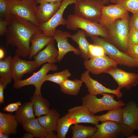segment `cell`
I'll return each mask as SVG.
<instances>
[{
  "label": "cell",
  "instance_id": "cell-1",
  "mask_svg": "<svg viewBox=\"0 0 138 138\" xmlns=\"http://www.w3.org/2000/svg\"><path fill=\"white\" fill-rule=\"evenodd\" d=\"M42 31L38 27L12 14L5 34L6 45L16 48L15 55L26 57L30 54V45L32 36Z\"/></svg>",
  "mask_w": 138,
  "mask_h": 138
},
{
  "label": "cell",
  "instance_id": "cell-2",
  "mask_svg": "<svg viewBox=\"0 0 138 138\" xmlns=\"http://www.w3.org/2000/svg\"><path fill=\"white\" fill-rule=\"evenodd\" d=\"M113 95L103 93L101 94L102 97L98 98L96 96L89 93L82 98V105L85 106L94 115L100 111L121 107L125 105V103L122 101L115 100Z\"/></svg>",
  "mask_w": 138,
  "mask_h": 138
},
{
  "label": "cell",
  "instance_id": "cell-3",
  "mask_svg": "<svg viewBox=\"0 0 138 138\" xmlns=\"http://www.w3.org/2000/svg\"><path fill=\"white\" fill-rule=\"evenodd\" d=\"M66 20V25L68 29L75 30L79 29L89 37L100 36L104 38H109L106 28L99 23L87 20L74 14L68 15Z\"/></svg>",
  "mask_w": 138,
  "mask_h": 138
},
{
  "label": "cell",
  "instance_id": "cell-4",
  "mask_svg": "<svg viewBox=\"0 0 138 138\" xmlns=\"http://www.w3.org/2000/svg\"><path fill=\"white\" fill-rule=\"evenodd\" d=\"M74 14L87 20L99 23L103 7V0H81L74 4Z\"/></svg>",
  "mask_w": 138,
  "mask_h": 138
},
{
  "label": "cell",
  "instance_id": "cell-5",
  "mask_svg": "<svg viewBox=\"0 0 138 138\" xmlns=\"http://www.w3.org/2000/svg\"><path fill=\"white\" fill-rule=\"evenodd\" d=\"M11 14L37 26L40 24L37 16V6L36 0H7Z\"/></svg>",
  "mask_w": 138,
  "mask_h": 138
},
{
  "label": "cell",
  "instance_id": "cell-6",
  "mask_svg": "<svg viewBox=\"0 0 138 138\" xmlns=\"http://www.w3.org/2000/svg\"><path fill=\"white\" fill-rule=\"evenodd\" d=\"M94 44L99 45L104 49L106 54L118 64L130 68L138 67V62L125 53L119 50L104 39L97 36L90 37Z\"/></svg>",
  "mask_w": 138,
  "mask_h": 138
},
{
  "label": "cell",
  "instance_id": "cell-7",
  "mask_svg": "<svg viewBox=\"0 0 138 138\" xmlns=\"http://www.w3.org/2000/svg\"><path fill=\"white\" fill-rule=\"evenodd\" d=\"M95 126L97 130L91 138H127L134 131L123 124L112 121H106Z\"/></svg>",
  "mask_w": 138,
  "mask_h": 138
},
{
  "label": "cell",
  "instance_id": "cell-8",
  "mask_svg": "<svg viewBox=\"0 0 138 138\" xmlns=\"http://www.w3.org/2000/svg\"><path fill=\"white\" fill-rule=\"evenodd\" d=\"M129 19V16L118 19L108 28L109 38L125 53L128 43Z\"/></svg>",
  "mask_w": 138,
  "mask_h": 138
},
{
  "label": "cell",
  "instance_id": "cell-9",
  "mask_svg": "<svg viewBox=\"0 0 138 138\" xmlns=\"http://www.w3.org/2000/svg\"><path fill=\"white\" fill-rule=\"evenodd\" d=\"M57 66L54 63H47L42 65L38 71L33 73L32 75L27 79L23 80L14 81L13 87L18 89L29 85H33L35 88L34 94L41 96V88L45 82L44 78L47 73L50 71L57 70Z\"/></svg>",
  "mask_w": 138,
  "mask_h": 138
},
{
  "label": "cell",
  "instance_id": "cell-10",
  "mask_svg": "<svg viewBox=\"0 0 138 138\" xmlns=\"http://www.w3.org/2000/svg\"><path fill=\"white\" fill-rule=\"evenodd\" d=\"M76 0H63L61 5L55 14L47 22L40 24L38 27L45 36L53 37L56 28L60 25H66V20L63 17L64 12L70 5L75 4Z\"/></svg>",
  "mask_w": 138,
  "mask_h": 138
},
{
  "label": "cell",
  "instance_id": "cell-11",
  "mask_svg": "<svg viewBox=\"0 0 138 138\" xmlns=\"http://www.w3.org/2000/svg\"><path fill=\"white\" fill-rule=\"evenodd\" d=\"M85 68L89 72L98 75L107 73L111 69L117 67L118 63L106 55L102 56L91 57L84 62Z\"/></svg>",
  "mask_w": 138,
  "mask_h": 138
},
{
  "label": "cell",
  "instance_id": "cell-12",
  "mask_svg": "<svg viewBox=\"0 0 138 138\" xmlns=\"http://www.w3.org/2000/svg\"><path fill=\"white\" fill-rule=\"evenodd\" d=\"M128 12L118 4L104 6L102 9L99 23L108 28L117 19L129 16Z\"/></svg>",
  "mask_w": 138,
  "mask_h": 138
},
{
  "label": "cell",
  "instance_id": "cell-13",
  "mask_svg": "<svg viewBox=\"0 0 138 138\" xmlns=\"http://www.w3.org/2000/svg\"><path fill=\"white\" fill-rule=\"evenodd\" d=\"M110 75L118 85L117 88L121 90L123 88L128 89L136 86L138 84V74L126 72L115 67L107 73Z\"/></svg>",
  "mask_w": 138,
  "mask_h": 138
},
{
  "label": "cell",
  "instance_id": "cell-14",
  "mask_svg": "<svg viewBox=\"0 0 138 138\" xmlns=\"http://www.w3.org/2000/svg\"><path fill=\"white\" fill-rule=\"evenodd\" d=\"M89 73L87 70L85 71L82 74L80 77V80L85 84L89 94L96 96L103 93H109L115 95L118 99L122 96V94L120 90L117 88L116 89H112L105 87L97 81L93 79L90 76Z\"/></svg>",
  "mask_w": 138,
  "mask_h": 138
},
{
  "label": "cell",
  "instance_id": "cell-15",
  "mask_svg": "<svg viewBox=\"0 0 138 138\" xmlns=\"http://www.w3.org/2000/svg\"><path fill=\"white\" fill-rule=\"evenodd\" d=\"M66 114L72 125L86 123L95 125L98 124L99 122L95 118V115L91 113L83 105L69 109Z\"/></svg>",
  "mask_w": 138,
  "mask_h": 138
},
{
  "label": "cell",
  "instance_id": "cell-16",
  "mask_svg": "<svg viewBox=\"0 0 138 138\" xmlns=\"http://www.w3.org/2000/svg\"><path fill=\"white\" fill-rule=\"evenodd\" d=\"M37 68L34 60L26 61L15 55L12 60V79L14 81L21 80L25 74L31 73Z\"/></svg>",
  "mask_w": 138,
  "mask_h": 138
},
{
  "label": "cell",
  "instance_id": "cell-17",
  "mask_svg": "<svg viewBox=\"0 0 138 138\" xmlns=\"http://www.w3.org/2000/svg\"><path fill=\"white\" fill-rule=\"evenodd\" d=\"M70 34L66 31L56 29L53 38L57 43L58 55L57 58V62H60L64 56L68 53L73 52L75 54H80L79 50L74 47L68 42L67 38H70Z\"/></svg>",
  "mask_w": 138,
  "mask_h": 138
},
{
  "label": "cell",
  "instance_id": "cell-18",
  "mask_svg": "<svg viewBox=\"0 0 138 138\" xmlns=\"http://www.w3.org/2000/svg\"><path fill=\"white\" fill-rule=\"evenodd\" d=\"M60 118L59 113L53 108L50 109L47 114L38 117L39 123L47 132L48 138H57L54 132L57 131Z\"/></svg>",
  "mask_w": 138,
  "mask_h": 138
},
{
  "label": "cell",
  "instance_id": "cell-19",
  "mask_svg": "<svg viewBox=\"0 0 138 138\" xmlns=\"http://www.w3.org/2000/svg\"><path fill=\"white\" fill-rule=\"evenodd\" d=\"M123 124L135 131L138 130V107L133 101H130L122 108Z\"/></svg>",
  "mask_w": 138,
  "mask_h": 138
},
{
  "label": "cell",
  "instance_id": "cell-20",
  "mask_svg": "<svg viewBox=\"0 0 138 138\" xmlns=\"http://www.w3.org/2000/svg\"><path fill=\"white\" fill-rule=\"evenodd\" d=\"M58 55V50L55 47L54 41L50 42L33 58L38 68L46 63H54L57 62Z\"/></svg>",
  "mask_w": 138,
  "mask_h": 138
},
{
  "label": "cell",
  "instance_id": "cell-21",
  "mask_svg": "<svg viewBox=\"0 0 138 138\" xmlns=\"http://www.w3.org/2000/svg\"><path fill=\"white\" fill-rule=\"evenodd\" d=\"M61 2L44 3L37 6V16L40 24L49 21L60 8Z\"/></svg>",
  "mask_w": 138,
  "mask_h": 138
},
{
  "label": "cell",
  "instance_id": "cell-22",
  "mask_svg": "<svg viewBox=\"0 0 138 138\" xmlns=\"http://www.w3.org/2000/svg\"><path fill=\"white\" fill-rule=\"evenodd\" d=\"M54 40L53 37L46 36L42 32H37L34 34L31 39L29 59L33 57L45 47Z\"/></svg>",
  "mask_w": 138,
  "mask_h": 138
},
{
  "label": "cell",
  "instance_id": "cell-23",
  "mask_svg": "<svg viewBox=\"0 0 138 138\" xmlns=\"http://www.w3.org/2000/svg\"><path fill=\"white\" fill-rule=\"evenodd\" d=\"M18 123L15 115L0 112V132L8 136L11 134H15Z\"/></svg>",
  "mask_w": 138,
  "mask_h": 138
},
{
  "label": "cell",
  "instance_id": "cell-24",
  "mask_svg": "<svg viewBox=\"0 0 138 138\" xmlns=\"http://www.w3.org/2000/svg\"><path fill=\"white\" fill-rule=\"evenodd\" d=\"M12 58L8 56L5 58L0 60V83L5 88L12 82Z\"/></svg>",
  "mask_w": 138,
  "mask_h": 138
},
{
  "label": "cell",
  "instance_id": "cell-25",
  "mask_svg": "<svg viewBox=\"0 0 138 138\" xmlns=\"http://www.w3.org/2000/svg\"><path fill=\"white\" fill-rule=\"evenodd\" d=\"M22 128L28 133L32 134L34 137L48 138V133L40 123L37 118L31 119L22 125Z\"/></svg>",
  "mask_w": 138,
  "mask_h": 138
},
{
  "label": "cell",
  "instance_id": "cell-26",
  "mask_svg": "<svg viewBox=\"0 0 138 138\" xmlns=\"http://www.w3.org/2000/svg\"><path fill=\"white\" fill-rule=\"evenodd\" d=\"M86 36L83 30H79L75 34H70V38L77 44L82 57L85 60H87L89 59L91 56L89 50L90 44L87 40Z\"/></svg>",
  "mask_w": 138,
  "mask_h": 138
},
{
  "label": "cell",
  "instance_id": "cell-27",
  "mask_svg": "<svg viewBox=\"0 0 138 138\" xmlns=\"http://www.w3.org/2000/svg\"><path fill=\"white\" fill-rule=\"evenodd\" d=\"M34 113L39 117L47 114L50 109L48 101L42 96L33 94L31 99Z\"/></svg>",
  "mask_w": 138,
  "mask_h": 138
},
{
  "label": "cell",
  "instance_id": "cell-28",
  "mask_svg": "<svg viewBox=\"0 0 138 138\" xmlns=\"http://www.w3.org/2000/svg\"><path fill=\"white\" fill-rule=\"evenodd\" d=\"M18 123L22 125L28 121L35 118L31 102L21 105L16 111L15 115Z\"/></svg>",
  "mask_w": 138,
  "mask_h": 138
},
{
  "label": "cell",
  "instance_id": "cell-29",
  "mask_svg": "<svg viewBox=\"0 0 138 138\" xmlns=\"http://www.w3.org/2000/svg\"><path fill=\"white\" fill-rule=\"evenodd\" d=\"M83 83L80 79L70 80L67 78L59 85L61 90L64 94L76 96L79 93Z\"/></svg>",
  "mask_w": 138,
  "mask_h": 138
},
{
  "label": "cell",
  "instance_id": "cell-30",
  "mask_svg": "<svg viewBox=\"0 0 138 138\" xmlns=\"http://www.w3.org/2000/svg\"><path fill=\"white\" fill-rule=\"evenodd\" d=\"M74 125L70 128L72 130V138H90L97 130L95 127L85 126L78 124Z\"/></svg>",
  "mask_w": 138,
  "mask_h": 138
},
{
  "label": "cell",
  "instance_id": "cell-31",
  "mask_svg": "<svg viewBox=\"0 0 138 138\" xmlns=\"http://www.w3.org/2000/svg\"><path fill=\"white\" fill-rule=\"evenodd\" d=\"M99 121L102 122L107 121H112L123 124V118L121 107H119L109 110L106 114L100 116H95Z\"/></svg>",
  "mask_w": 138,
  "mask_h": 138
},
{
  "label": "cell",
  "instance_id": "cell-32",
  "mask_svg": "<svg viewBox=\"0 0 138 138\" xmlns=\"http://www.w3.org/2000/svg\"><path fill=\"white\" fill-rule=\"evenodd\" d=\"M71 75V73L66 69L61 72L47 74L44 81H51L59 85Z\"/></svg>",
  "mask_w": 138,
  "mask_h": 138
},
{
  "label": "cell",
  "instance_id": "cell-33",
  "mask_svg": "<svg viewBox=\"0 0 138 138\" xmlns=\"http://www.w3.org/2000/svg\"><path fill=\"white\" fill-rule=\"evenodd\" d=\"M116 4L121 6L133 14L138 13V0H117Z\"/></svg>",
  "mask_w": 138,
  "mask_h": 138
},
{
  "label": "cell",
  "instance_id": "cell-34",
  "mask_svg": "<svg viewBox=\"0 0 138 138\" xmlns=\"http://www.w3.org/2000/svg\"><path fill=\"white\" fill-rule=\"evenodd\" d=\"M9 6L7 0H0V18L9 21L11 15Z\"/></svg>",
  "mask_w": 138,
  "mask_h": 138
},
{
  "label": "cell",
  "instance_id": "cell-35",
  "mask_svg": "<svg viewBox=\"0 0 138 138\" xmlns=\"http://www.w3.org/2000/svg\"><path fill=\"white\" fill-rule=\"evenodd\" d=\"M89 50L91 57L102 56L106 55L103 47L98 45L90 44Z\"/></svg>",
  "mask_w": 138,
  "mask_h": 138
},
{
  "label": "cell",
  "instance_id": "cell-36",
  "mask_svg": "<svg viewBox=\"0 0 138 138\" xmlns=\"http://www.w3.org/2000/svg\"><path fill=\"white\" fill-rule=\"evenodd\" d=\"M125 53L132 57L134 58L138 57V44L128 43Z\"/></svg>",
  "mask_w": 138,
  "mask_h": 138
},
{
  "label": "cell",
  "instance_id": "cell-37",
  "mask_svg": "<svg viewBox=\"0 0 138 138\" xmlns=\"http://www.w3.org/2000/svg\"><path fill=\"white\" fill-rule=\"evenodd\" d=\"M128 37V43L138 44V30L133 27H129Z\"/></svg>",
  "mask_w": 138,
  "mask_h": 138
},
{
  "label": "cell",
  "instance_id": "cell-38",
  "mask_svg": "<svg viewBox=\"0 0 138 138\" xmlns=\"http://www.w3.org/2000/svg\"><path fill=\"white\" fill-rule=\"evenodd\" d=\"M21 105V102L20 101L10 103L5 106L3 110L5 111L13 113L17 111Z\"/></svg>",
  "mask_w": 138,
  "mask_h": 138
},
{
  "label": "cell",
  "instance_id": "cell-39",
  "mask_svg": "<svg viewBox=\"0 0 138 138\" xmlns=\"http://www.w3.org/2000/svg\"><path fill=\"white\" fill-rule=\"evenodd\" d=\"M129 27H133L138 30V13L133 14L130 18Z\"/></svg>",
  "mask_w": 138,
  "mask_h": 138
},
{
  "label": "cell",
  "instance_id": "cell-40",
  "mask_svg": "<svg viewBox=\"0 0 138 138\" xmlns=\"http://www.w3.org/2000/svg\"><path fill=\"white\" fill-rule=\"evenodd\" d=\"M8 22V21L0 18V36H1L5 35L7 31V27Z\"/></svg>",
  "mask_w": 138,
  "mask_h": 138
},
{
  "label": "cell",
  "instance_id": "cell-41",
  "mask_svg": "<svg viewBox=\"0 0 138 138\" xmlns=\"http://www.w3.org/2000/svg\"><path fill=\"white\" fill-rule=\"evenodd\" d=\"M5 89L3 85L0 83V104L4 103V90Z\"/></svg>",
  "mask_w": 138,
  "mask_h": 138
},
{
  "label": "cell",
  "instance_id": "cell-42",
  "mask_svg": "<svg viewBox=\"0 0 138 138\" xmlns=\"http://www.w3.org/2000/svg\"><path fill=\"white\" fill-rule=\"evenodd\" d=\"M63 0H36L37 4H40L44 3H53L62 2Z\"/></svg>",
  "mask_w": 138,
  "mask_h": 138
},
{
  "label": "cell",
  "instance_id": "cell-43",
  "mask_svg": "<svg viewBox=\"0 0 138 138\" xmlns=\"http://www.w3.org/2000/svg\"><path fill=\"white\" fill-rule=\"evenodd\" d=\"M34 137V136L31 134L27 132L24 134L22 136L23 138H32Z\"/></svg>",
  "mask_w": 138,
  "mask_h": 138
},
{
  "label": "cell",
  "instance_id": "cell-44",
  "mask_svg": "<svg viewBox=\"0 0 138 138\" xmlns=\"http://www.w3.org/2000/svg\"><path fill=\"white\" fill-rule=\"evenodd\" d=\"M5 53L3 49L2 48L0 49V60L4 59Z\"/></svg>",
  "mask_w": 138,
  "mask_h": 138
},
{
  "label": "cell",
  "instance_id": "cell-45",
  "mask_svg": "<svg viewBox=\"0 0 138 138\" xmlns=\"http://www.w3.org/2000/svg\"><path fill=\"white\" fill-rule=\"evenodd\" d=\"M0 138H9V136L1 132H0Z\"/></svg>",
  "mask_w": 138,
  "mask_h": 138
},
{
  "label": "cell",
  "instance_id": "cell-46",
  "mask_svg": "<svg viewBox=\"0 0 138 138\" xmlns=\"http://www.w3.org/2000/svg\"><path fill=\"white\" fill-rule=\"evenodd\" d=\"M128 138H138V136L134 134H132L128 137Z\"/></svg>",
  "mask_w": 138,
  "mask_h": 138
},
{
  "label": "cell",
  "instance_id": "cell-47",
  "mask_svg": "<svg viewBox=\"0 0 138 138\" xmlns=\"http://www.w3.org/2000/svg\"><path fill=\"white\" fill-rule=\"evenodd\" d=\"M109 1H110L112 3L116 4L117 0H108Z\"/></svg>",
  "mask_w": 138,
  "mask_h": 138
},
{
  "label": "cell",
  "instance_id": "cell-48",
  "mask_svg": "<svg viewBox=\"0 0 138 138\" xmlns=\"http://www.w3.org/2000/svg\"><path fill=\"white\" fill-rule=\"evenodd\" d=\"M81 0H76V1H79ZM106 3V4H107L108 3L109 1L108 0H103Z\"/></svg>",
  "mask_w": 138,
  "mask_h": 138
},
{
  "label": "cell",
  "instance_id": "cell-49",
  "mask_svg": "<svg viewBox=\"0 0 138 138\" xmlns=\"http://www.w3.org/2000/svg\"><path fill=\"white\" fill-rule=\"evenodd\" d=\"M135 60L137 62H138V57L134 58Z\"/></svg>",
  "mask_w": 138,
  "mask_h": 138
}]
</instances>
